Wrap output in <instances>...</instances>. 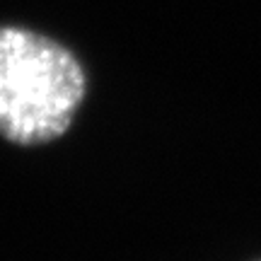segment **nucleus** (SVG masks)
Instances as JSON below:
<instances>
[{
	"mask_svg": "<svg viewBox=\"0 0 261 261\" xmlns=\"http://www.w3.org/2000/svg\"><path fill=\"white\" fill-rule=\"evenodd\" d=\"M85 94L70 51L46 37L0 27V136L39 145L63 136Z\"/></svg>",
	"mask_w": 261,
	"mask_h": 261,
	"instance_id": "1",
	"label": "nucleus"
}]
</instances>
